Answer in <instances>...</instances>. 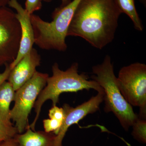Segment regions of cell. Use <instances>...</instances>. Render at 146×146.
<instances>
[{"label":"cell","instance_id":"6da1fadb","mask_svg":"<svg viewBox=\"0 0 146 146\" xmlns=\"http://www.w3.org/2000/svg\"><path fill=\"white\" fill-rule=\"evenodd\" d=\"M121 13L114 0H81L67 36L81 37L101 50L114 39Z\"/></svg>","mask_w":146,"mask_h":146},{"label":"cell","instance_id":"7a4b0ae2","mask_svg":"<svg viewBox=\"0 0 146 146\" xmlns=\"http://www.w3.org/2000/svg\"><path fill=\"white\" fill-rule=\"evenodd\" d=\"M78 64L74 63L65 71L61 70L55 63L52 66V75L48 77L46 86L42 89L36 99L34 107L36 116L29 128L35 131V126L39 118L41 108L45 102L50 100L52 106H56L60 94L67 92H77L83 90L94 89L98 93L104 94L102 88L95 80H89L85 73L79 74Z\"/></svg>","mask_w":146,"mask_h":146},{"label":"cell","instance_id":"3957f363","mask_svg":"<svg viewBox=\"0 0 146 146\" xmlns=\"http://www.w3.org/2000/svg\"><path fill=\"white\" fill-rule=\"evenodd\" d=\"M81 1L73 0L67 5L55 9L50 22L44 21L38 15L31 14L35 44L42 49L65 52L68 48L65 39L68 29Z\"/></svg>","mask_w":146,"mask_h":146},{"label":"cell","instance_id":"277c9868","mask_svg":"<svg viewBox=\"0 0 146 146\" xmlns=\"http://www.w3.org/2000/svg\"><path fill=\"white\" fill-rule=\"evenodd\" d=\"M92 73V78L104 91L105 112H112L127 131L139 117L120 92L110 56L107 55L101 64L94 66Z\"/></svg>","mask_w":146,"mask_h":146},{"label":"cell","instance_id":"5b68a950","mask_svg":"<svg viewBox=\"0 0 146 146\" xmlns=\"http://www.w3.org/2000/svg\"><path fill=\"white\" fill-rule=\"evenodd\" d=\"M120 92L131 106L140 108L139 117L146 119V65L132 63L121 68L117 77Z\"/></svg>","mask_w":146,"mask_h":146},{"label":"cell","instance_id":"8992f818","mask_svg":"<svg viewBox=\"0 0 146 146\" xmlns=\"http://www.w3.org/2000/svg\"><path fill=\"white\" fill-rule=\"evenodd\" d=\"M48 74L36 72L27 83L15 92L14 106L11 110V119L16 123L18 133L29 127L28 117L36 99L46 84Z\"/></svg>","mask_w":146,"mask_h":146},{"label":"cell","instance_id":"52a82bcc","mask_svg":"<svg viewBox=\"0 0 146 146\" xmlns=\"http://www.w3.org/2000/svg\"><path fill=\"white\" fill-rule=\"evenodd\" d=\"M21 37V26L16 13L7 6L0 7V66L15 60Z\"/></svg>","mask_w":146,"mask_h":146},{"label":"cell","instance_id":"ba28073f","mask_svg":"<svg viewBox=\"0 0 146 146\" xmlns=\"http://www.w3.org/2000/svg\"><path fill=\"white\" fill-rule=\"evenodd\" d=\"M104 95L98 93L95 96L75 108L65 104L63 107L64 118L59 132L56 135L54 146H62V141L68 128L77 124L87 115L93 114L100 109V105L104 100Z\"/></svg>","mask_w":146,"mask_h":146},{"label":"cell","instance_id":"9c48e42d","mask_svg":"<svg viewBox=\"0 0 146 146\" xmlns=\"http://www.w3.org/2000/svg\"><path fill=\"white\" fill-rule=\"evenodd\" d=\"M8 5L16 11V17L21 28V37L18 54L15 60L9 63L11 70L29 52L35 44L34 33L29 14L18 0H10Z\"/></svg>","mask_w":146,"mask_h":146},{"label":"cell","instance_id":"30bf717a","mask_svg":"<svg viewBox=\"0 0 146 146\" xmlns=\"http://www.w3.org/2000/svg\"><path fill=\"white\" fill-rule=\"evenodd\" d=\"M41 61V56L34 48L22 58L11 71L7 80L14 91L21 88L32 78Z\"/></svg>","mask_w":146,"mask_h":146},{"label":"cell","instance_id":"8fae6325","mask_svg":"<svg viewBox=\"0 0 146 146\" xmlns=\"http://www.w3.org/2000/svg\"><path fill=\"white\" fill-rule=\"evenodd\" d=\"M56 138L53 132L36 131L29 128L25 133H17L14 137L17 146H54Z\"/></svg>","mask_w":146,"mask_h":146},{"label":"cell","instance_id":"7c38bea8","mask_svg":"<svg viewBox=\"0 0 146 146\" xmlns=\"http://www.w3.org/2000/svg\"><path fill=\"white\" fill-rule=\"evenodd\" d=\"M15 92L8 81L0 86V121L9 125H13L11 121L10 106L14 101Z\"/></svg>","mask_w":146,"mask_h":146},{"label":"cell","instance_id":"4fadbf2b","mask_svg":"<svg viewBox=\"0 0 146 146\" xmlns=\"http://www.w3.org/2000/svg\"><path fill=\"white\" fill-rule=\"evenodd\" d=\"M49 119L43 120L44 131L53 132L57 135L63 124L64 118V111L63 108H59L55 106L49 110Z\"/></svg>","mask_w":146,"mask_h":146},{"label":"cell","instance_id":"5bb4252c","mask_svg":"<svg viewBox=\"0 0 146 146\" xmlns=\"http://www.w3.org/2000/svg\"><path fill=\"white\" fill-rule=\"evenodd\" d=\"M121 13L127 15L132 21L134 28L138 31H142L143 26L138 15L134 0H114Z\"/></svg>","mask_w":146,"mask_h":146},{"label":"cell","instance_id":"9a60e30c","mask_svg":"<svg viewBox=\"0 0 146 146\" xmlns=\"http://www.w3.org/2000/svg\"><path fill=\"white\" fill-rule=\"evenodd\" d=\"M131 135L133 138L143 144L146 143V120L138 118L132 126Z\"/></svg>","mask_w":146,"mask_h":146},{"label":"cell","instance_id":"2e32d148","mask_svg":"<svg viewBox=\"0 0 146 146\" xmlns=\"http://www.w3.org/2000/svg\"><path fill=\"white\" fill-rule=\"evenodd\" d=\"M18 133L15 126L6 124L0 121V142L13 138Z\"/></svg>","mask_w":146,"mask_h":146},{"label":"cell","instance_id":"e0dca14e","mask_svg":"<svg viewBox=\"0 0 146 146\" xmlns=\"http://www.w3.org/2000/svg\"><path fill=\"white\" fill-rule=\"evenodd\" d=\"M42 0H26L25 9L29 14L40 10L42 7Z\"/></svg>","mask_w":146,"mask_h":146},{"label":"cell","instance_id":"ac0fdd59","mask_svg":"<svg viewBox=\"0 0 146 146\" xmlns=\"http://www.w3.org/2000/svg\"><path fill=\"white\" fill-rule=\"evenodd\" d=\"M5 65V70L3 73H0V86L4 82L7 80L9 76L11 71L9 63H7Z\"/></svg>","mask_w":146,"mask_h":146},{"label":"cell","instance_id":"d6986e66","mask_svg":"<svg viewBox=\"0 0 146 146\" xmlns=\"http://www.w3.org/2000/svg\"><path fill=\"white\" fill-rule=\"evenodd\" d=\"M0 146H17L14 137L0 142Z\"/></svg>","mask_w":146,"mask_h":146},{"label":"cell","instance_id":"ffe728a7","mask_svg":"<svg viewBox=\"0 0 146 146\" xmlns=\"http://www.w3.org/2000/svg\"><path fill=\"white\" fill-rule=\"evenodd\" d=\"M52 0H42V1L46 2L49 3ZM61 5L60 6H64L67 5L68 3H69L71 1V0H61Z\"/></svg>","mask_w":146,"mask_h":146},{"label":"cell","instance_id":"44dd1931","mask_svg":"<svg viewBox=\"0 0 146 146\" xmlns=\"http://www.w3.org/2000/svg\"><path fill=\"white\" fill-rule=\"evenodd\" d=\"M9 1L10 0H0V7L7 6Z\"/></svg>","mask_w":146,"mask_h":146},{"label":"cell","instance_id":"7402d4cb","mask_svg":"<svg viewBox=\"0 0 146 146\" xmlns=\"http://www.w3.org/2000/svg\"><path fill=\"white\" fill-rule=\"evenodd\" d=\"M140 1L144 5L146 6V0H140Z\"/></svg>","mask_w":146,"mask_h":146}]
</instances>
